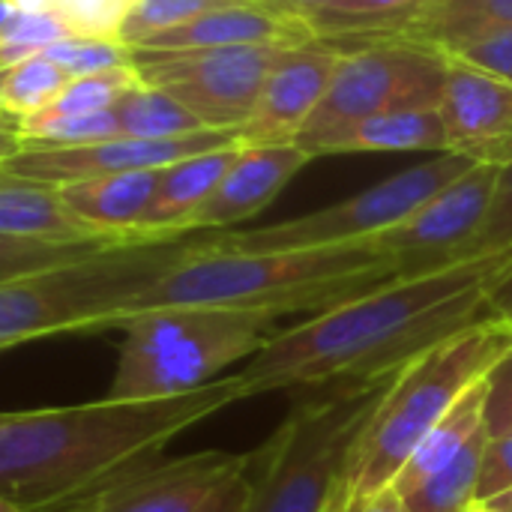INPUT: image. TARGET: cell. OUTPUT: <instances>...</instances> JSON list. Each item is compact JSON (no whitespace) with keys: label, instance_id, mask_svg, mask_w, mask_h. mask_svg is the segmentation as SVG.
I'll return each mask as SVG.
<instances>
[{"label":"cell","instance_id":"ab89813d","mask_svg":"<svg viewBox=\"0 0 512 512\" xmlns=\"http://www.w3.org/2000/svg\"><path fill=\"white\" fill-rule=\"evenodd\" d=\"M21 144H24V135H21L18 117L0 111V165H3L9 156H15V153L21 150Z\"/></svg>","mask_w":512,"mask_h":512},{"label":"cell","instance_id":"4dcf8cb0","mask_svg":"<svg viewBox=\"0 0 512 512\" xmlns=\"http://www.w3.org/2000/svg\"><path fill=\"white\" fill-rule=\"evenodd\" d=\"M474 258H512V159L498 168L486 216L471 243L459 255V261Z\"/></svg>","mask_w":512,"mask_h":512},{"label":"cell","instance_id":"30bf717a","mask_svg":"<svg viewBox=\"0 0 512 512\" xmlns=\"http://www.w3.org/2000/svg\"><path fill=\"white\" fill-rule=\"evenodd\" d=\"M288 45L234 48H132L141 84L159 87L210 129H240L264 87L267 72Z\"/></svg>","mask_w":512,"mask_h":512},{"label":"cell","instance_id":"d6986e66","mask_svg":"<svg viewBox=\"0 0 512 512\" xmlns=\"http://www.w3.org/2000/svg\"><path fill=\"white\" fill-rule=\"evenodd\" d=\"M300 147L312 159L342 153H447V129L438 108H402L339 126Z\"/></svg>","mask_w":512,"mask_h":512},{"label":"cell","instance_id":"d4e9b609","mask_svg":"<svg viewBox=\"0 0 512 512\" xmlns=\"http://www.w3.org/2000/svg\"><path fill=\"white\" fill-rule=\"evenodd\" d=\"M135 84H141L135 66H123V69H111V72H96V75H75L69 78V84L54 96V102H48L42 111L21 117V135L33 126L51 123V120H63V117H78V114H96L111 108L123 93H129Z\"/></svg>","mask_w":512,"mask_h":512},{"label":"cell","instance_id":"5bb4252c","mask_svg":"<svg viewBox=\"0 0 512 512\" xmlns=\"http://www.w3.org/2000/svg\"><path fill=\"white\" fill-rule=\"evenodd\" d=\"M342 48L327 39L288 45L264 78L249 120L240 126L243 144L294 141L324 99Z\"/></svg>","mask_w":512,"mask_h":512},{"label":"cell","instance_id":"83f0119b","mask_svg":"<svg viewBox=\"0 0 512 512\" xmlns=\"http://www.w3.org/2000/svg\"><path fill=\"white\" fill-rule=\"evenodd\" d=\"M234 3H249V0H135V6L126 12L117 39L129 48L177 27L201 12L219 9V6H234Z\"/></svg>","mask_w":512,"mask_h":512},{"label":"cell","instance_id":"277c9868","mask_svg":"<svg viewBox=\"0 0 512 512\" xmlns=\"http://www.w3.org/2000/svg\"><path fill=\"white\" fill-rule=\"evenodd\" d=\"M510 345V327L480 318L408 360L390 378L354 444L348 462L351 492L360 495L390 486L417 444L489 375Z\"/></svg>","mask_w":512,"mask_h":512},{"label":"cell","instance_id":"9a60e30c","mask_svg":"<svg viewBox=\"0 0 512 512\" xmlns=\"http://www.w3.org/2000/svg\"><path fill=\"white\" fill-rule=\"evenodd\" d=\"M444 54V51H441ZM447 150L474 162L504 165L512 159V84L471 63L447 57L444 93L438 102Z\"/></svg>","mask_w":512,"mask_h":512},{"label":"cell","instance_id":"52a82bcc","mask_svg":"<svg viewBox=\"0 0 512 512\" xmlns=\"http://www.w3.org/2000/svg\"><path fill=\"white\" fill-rule=\"evenodd\" d=\"M189 237L114 243L87 258L0 282V351L45 336L114 330L117 312L177 258Z\"/></svg>","mask_w":512,"mask_h":512},{"label":"cell","instance_id":"b9f144b4","mask_svg":"<svg viewBox=\"0 0 512 512\" xmlns=\"http://www.w3.org/2000/svg\"><path fill=\"white\" fill-rule=\"evenodd\" d=\"M486 507H492L495 512H512V489L501 492V495H495L492 501H486Z\"/></svg>","mask_w":512,"mask_h":512},{"label":"cell","instance_id":"7402d4cb","mask_svg":"<svg viewBox=\"0 0 512 512\" xmlns=\"http://www.w3.org/2000/svg\"><path fill=\"white\" fill-rule=\"evenodd\" d=\"M512 30V0H429L390 39L453 51L474 39Z\"/></svg>","mask_w":512,"mask_h":512},{"label":"cell","instance_id":"9c48e42d","mask_svg":"<svg viewBox=\"0 0 512 512\" xmlns=\"http://www.w3.org/2000/svg\"><path fill=\"white\" fill-rule=\"evenodd\" d=\"M336 45L342 48L339 66L294 144H306L375 114L438 108L447 78V54L438 48L408 39H363Z\"/></svg>","mask_w":512,"mask_h":512},{"label":"cell","instance_id":"ee69618b","mask_svg":"<svg viewBox=\"0 0 512 512\" xmlns=\"http://www.w3.org/2000/svg\"><path fill=\"white\" fill-rule=\"evenodd\" d=\"M0 512H24L21 504H15L12 498H6V495H0Z\"/></svg>","mask_w":512,"mask_h":512},{"label":"cell","instance_id":"2e32d148","mask_svg":"<svg viewBox=\"0 0 512 512\" xmlns=\"http://www.w3.org/2000/svg\"><path fill=\"white\" fill-rule=\"evenodd\" d=\"M312 162V156L294 144H243L189 222V231H222L237 222L252 219Z\"/></svg>","mask_w":512,"mask_h":512},{"label":"cell","instance_id":"1f68e13d","mask_svg":"<svg viewBox=\"0 0 512 512\" xmlns=\"http://www.w3.org/2000/svg\"><path fill=\"white\" fill-rule=\"evenodd\" d=\"M72 30L48 15V12H24V9H15V15L3 24L0 30V66H9V63H18L24 57H33V54H42L51 42L69 36Z\"/></svg>","mask_w":512,"mask_h":512},{"label":"cell","instance_id":"8fae6325","mask_svg":"<svg viewBox=\"0 0 512 512\" xmlns=\"http://www.w3.org/2000/svg\"><path fill=\"white\" fill-rule=\"evenodd\" d=\"M249 462L252 453L225 450H201L189 456L159 453L123 465L51 507L24 512H192Z\"/></svg>","mask_w":512,"mask_h":512},{"label":"cell","instance_id":"74e56055","mask_svg":"<svg viewBox=\"0 0 512 512\" xmlns=\"http://www.w3.org/2000/svg\"><path fill=\"white\" fill-rule=\"evenodd\" d=\"M345 512H411V507L393 486H384V489L360 492V495L351 492Z\"/></svg>","mask_w":512,"mask_h":512},{"label":"cell","instance_id":"4fadbf2b","mask_svg":"<svg viewBox=\"0 0 512 512\" xmlns=\"http://www.w3.org/2000/svg\"><path fill=\"white\" fill-rule=\"evenodd\" d=\"M234 144H243L240 129H198V132L174 135V138L117 135V138H105L96 144H78V147H21L0 168L24 180L60 186V183H72L84 177H99V174L168 168L180 159L234 147Z\"/></svg>","mask_w":512,"mask_h":512},{"label":"cell","instance_id":"f1b7e54d","mask_svg":"<svg viewBox=\"0 0 512 512\" xmlns=\"http://www.w3.org/2000/svg\"><path fill=\"white\" fill-rule=\"evenodd\" d=\"M24 12H48L81 36H114L135 0H9Z\"/></svg>","mask_w":512,"mask_h":512},{"label":"cell","instance_id":"f6af8a7d","mask_svg":"<svg viewBox=\"0 0 512 512\" xmlns=\"http://www.w3.org/2000/svg\"><path fill=\"white\" fill-rule=\"evenodd\" d=\"M468 512H495V510H492V507H486V504H474Z\"/></svg>","mask_w":512,"mask_h":512},{"label":"cell","instance_id":"cb8c5ba5","mask_svg":"<svg viewBox=\"0 0 512 512\" xmlns=\"http://www.w3.org/2000/svg\"><path fill=\"white\" fill-rule=\"evenodd\" d=\"M111 111L117 117L120 135L126 138H174L210 129L186 105L150 84H135L111 105Z\"/></svg>","mask_w":512,"mask_h":512},{"label":"cell","instance_id":"e575fe53","mask_svg":"<svg viewBox=\"0 0 512 512\" xmlns=\"http://www.w3.org/2000/svg\"><path fill=\"white\" fill-rule=\"evenodd\" d=\"M512 489V432L495 435L486 444L483 456V471H480V489H477V504L492 501L495 495Z\"/></svg>","mask_w":512,"mask_h":512},{"label":"cell","instance_id":"ffe728a7","mask_svg":"<svg viewBox=\"0 0 512 512\" xmlns=\"http://www.w3.org/2000/svg\"><path fill=\"white\" fill-rule=\"evenodd\" d=\"M240 147L243 144L198 153L162 168L153 201L141 219V234L150 240H174L192 234L189 231L192 216L210 198V192L216 189V183L222 180Z\"/></svg>","mask_w":512,"mask_h":512},{"label":"cell","instance_id":"7a4b0ae2","mask_svg":"<svg viewBox=\"0 0 512 512\" xmlns=\"http://www.w3.org/2000/svg\"><path fill=\"white\" fill-rule=\"evenodd\" d=\"M246 399H255L249 381L231 372L180 396L0 411V495L24 510L51 507Z\"/></svg>","mask_w":512,"mask_h":512},{"label":"cell","instance_id":"603a6c76","mask_svg":"<svg viewBox=\"0 0 512 512\" xmlns=\"http://www.w3.org/2000/svg\"><path fill=\"white\" fill-rule=\"evenodd\" d=\"M426 3L429 0H327L306 24L315 39L327 42L390 39Z\"/></svg>","mask_w":512,"mask_h":512},{"label":"cell","instance_id":"d6a6232c","mask_svg":"<svg viewBox=\"0 0 512 512\" xmlns=\"http://www.w3.org/2000/svg\"><path fill=\"white\" fill-rule=\"evenodd\" d=\"M486 423L492 438L512 432V345L486 375Z\"/></svg>","mask_w":512,"mask_h":512},{"label":"cell","instance_id":"6da1fadb","mask_svg":"<svg viewBox=\"0 0 512 512\" xmlns=\"http://www.w3.org/2000/svg\"><path fill=\"white\" fill-rule=\"evenodd\" d=\"M507 258L393 276L279 333L240 369L252 396L372 381L486 318V282Z\"/></svg>","mask_w":512,"mask_h":512},{"label":"cell","instance_id":"ba28073f","mask_svg":"<svg viewBox=\"0 0 512 512\" xmlns=\"http://www.w3.org/2000/svg\"><path fill=\"white\" fill-rule=\"evenodd\" d=\"M474 159L462 153H438L429 162L411 165L399 174H390L336 204L312 210L306 216L282 219L273 225L249 231H225L222 240L246 252H279V249H324L366 243L408 219L426 198L441 192L450 180L465 174Z\"/></svg>","mask_w":512,"mask_h":512},{"label":"cell","instance_id":"d590c367","mask_svg":"<svg viewBox=\"0 0 512 512\" xmlns=\"http://www.w3.org/2000/svg\"><path fill=\"white\" fill-rule=\"evenodd\" d=\"M249 492H252V462L243 471L231 474L219 489H213L192 512H246Z\"/></svg>","mask_w":512,"mask_h":512},{"label":"cell","instance_id":"3957f363","mask_svg":"<svg viewBox=\"0 0 512 512\" xmlns=\"http://www.w3.org/2000/svg\"><path fill=\"white\" fill-rule=\"evenodd\" d=\"M393 276H402L399 261L372 240L279 252L234 249L222 234L186 240L177 258L117 312L114 330L138 312L177 306L270 312L279 318L315 315Z\"/></svg>","mask_w":512,"mask_h":512},{"label":"cell","instance_id":"44dd1931","mask_svg":"<svg viewBox=\"0 0 512 512\" xmlns=\"http://www.w3.org/2000/svg\"><path fill=\"white\" fill-rule=\"evenodd\" d=\"M0 234L33 240H108L84 228L60 201L57 186L15 177L0 168ZM123 243V240H120Z\"/></svg>","mask_w":512,"mask_h":512},{"label":"cell","instance_id":"8d00e7d4","mask_svg":"<svg viewBox=\"0 0 512 512\" xmlns=\"http://www.w3.org/2000/svg\"><path fill=\"white\" fill-rule=\"evenodd\" d=\"M486 318L512 330V258H507L486 282Z\"/></svg>","mask_w":512,"mask_h":512},{"label":"cell","instance_id":"e0dca14e","mask_svg":"<svg viewBox=\"0 0 512 512\" xmlns=\"http://www.w3.org/2000/svg\"><path fill=\"white\" fill-rule=\"evenodd\" d=\"M162 168H138L60 183L57 195L66 210L93 234L123 243H147L141 219L153 201Z\"/></svg>","mask_w":512,"mask_h":512},{"label":"cell","instance_id":"60d3db41","mask_svg":"<svg viewBox=\"0 0 512 512\" xmlns=\"http://www.w3.org/2000/svg\"><path fill=\"white\" fill-rule=\"evenodd\" d=\"M348 498H351V486H348V480L336 489V495L330 498V504L324 507V512H345L348 507Z\"/></svg>","mask_w":512,"mask_h":512},{"label":"cell","instance_id":"8992f818","mask_svg":"<svg viewBox=\"0 0 512 512\" xmlns=\"http://www.w3.org/2000/svg\"><path fill=\"white\" fill-rule=\"evenodd\" d=\"M279 315L240 309H150L126 318L105 396L162 399L198 390L252 360L276 333Z\"/></svg>","mask_w":512,"mask_h":512},{"label":"cell","instance_id":"484cf974","mask_svg":"<svg viewBox=\"0 0 512 512\" xmlns=\"http://www.w3.org/2000/svg\"><path fill=\"white\" fill-rule=\"evenodd\" d=\"M69 84V75L45 54L24 57L0 66V111L12 117H30L42 111Z\"/></svg>","mask_w":512,"mask_h":512},{"label":"cell","instance_id":"5b68a950","mask_svg":"<svg viewBox=\"0 0 512 512\" xmlns=\"http://www.w3.org/2000/svg\"><path fill=\"white\" fill-rule=\"evenodd\" d=\"M393 375L303 390L267 444L252 450L246 512H324Z\"/></svg>","mask_w":512,"mask_h":512},{"label":"cell","instance_id":"f35d334b","mask_svg":"<svg viewBox=\"0 0 512 512\" xmlns=\"http://www.w3.org/2000/svg\"><path fill=\"white\" fill-rule=\"evenodd\" d=\"M258 6L270 9V12H279V15H288V18H297V21H306L312 12H318L327 0H255Z\"/></svg>","mask_w":512,"mask_h":512},{"label":"cell","instance_id":"4316f807","mask_svg":"<svg viewBox=\"0 0 512 512\" xmlns=\"http://www.w3.org/2000/svg\"><path fill=\"white\" fill-rule=\"evenodd\" d=\"M120 240H78V243H57V240H33V237H9L0 234V282L39 273L66 261L87 258L105 246Z\"/></svg>","mask_w":512,"mask_h":512},{"label":"cell","instance_id":"f546056e","mask_svg":"<svg viewBox=\"0 0 512 512\" xmlns=\"http://www.w3.org/2000/svg\"><path fill=\"white\" fill-rule=\"evenodd\" d=\"M42 54L48 60H54L69 78L132 66V48L123 45L114 36H81V33H69V36L51 42Z\"/></svg>","mask_w":512,"mask_h":512},{"label":"cell","instance_id":"ac0fdd59","mask_svg":"<svg viewBox=\"0 0 512 512\" xmlns=\"http://www.w3.org/2000/svg\"><path fill=\"white\" fill-rule=\"evenodd\" d=\"M309 39L315 36L306 21L270 12L255 0H249V3L201 12L198 18L177 24L135 48L180 51V48H234V45H303Z\"/></svg>","mask_w":512,"mask_h":512},{"label":"cell","instance_id":"7bdbcfd3","mask_svg":"<svg viewBox=\"0 0 512 512\" xmlns=\"http://www.w3.org/2000/svg\"><path fill=\"white\" fill-rule=\"evenodd\" d=\"M12 15H15V6H12L9 0H0V30H3V24H6Z\"/></svg>","mask_w":512,"mask_h":512},{"label":"cell","instance_id":"7c38bea8","mask_svg":"<svg viewBox=\"0 0 512 512\" xmlns=\"http://www.w3.org/2000/svg\"><path fill=\"white\" fill-rule=\"evenodd\" d=\"M498 168L501 165L492 162L471 165L441 192L426 198L408 219L378 234L372 243L384 255L399 261L402 276L459 261L462 249L471 243L486 216Z\"/></svg>","mask_w":512,"mask_h":512},{"label":"cell","instance_id":"836d02e7","mask_svg":"<svg viewBox=\"0 0 512 512\" xmlns=\"http://www.w3.org/2000/svg\"><path fill=\"white\" fill-rule=\"evenodd\" d=\"M447 57H456L462 63H471L489 75H498L512 84V30H501L483 39H474L468 45H459L447 51Z\"/></svg>","mask_w":512,"mask_h":512}]
</instances>
